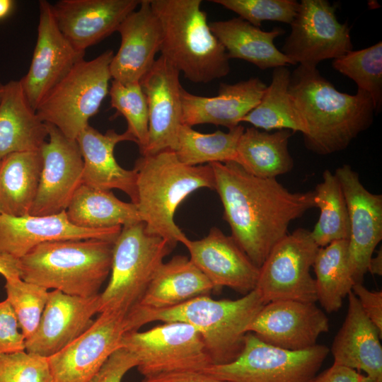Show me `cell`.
<instances>
[{
  "instance_id": "1",
  "label": "cell",
  "mask_w": 382,
  "mask_h": 382,
  "mask_svg": "<svg viewBox=\"0 0 382 382\" xmlns=\"http://www.w3.org/2000/svg\"><path fill=\"white\" fill-rule=\"evenodd\" d=\"M209 165L231 236L260 268L291 222L315 207L314 191L290 192L276 178L253 175L236 162Z\"/></svg>"
},
{
  "instance_id": "20",
  "label": "cell",
  "mask_w": 382,
  "mask_h": 382,
  "mask_svg": "<svg viewBox=\"0 0 382 382\" xmlns=\"http://www.w3.org/2000/svg\"><path fill=\"white\" fill-rule=\"evenodd\" d=\"M190 259L212 284L214 290L224 286L244 295L254 290L259 277L257 267L234 239L212 227L202 239L187 237L182 242Z\"/></svg>"
},
{
  "instance_id": "24",
  "label": "cell",
  "mask_w": 382,
  "mask_h": 382,
  "mask_svg": "<svg viewBox=\"0 0 382 382\" xmlns=\"http://www.w3.org/2000/svg\"><path fill=\"white\" fill-rule=\"evenodd\" d=\"M266 88L255 77L233 84L221 83L214 97L194 95L182 86V122L192 127L212 124L232 129L259 103Z\"/></svg>"
},
{
  "instance_id": "6",
  "label": "cell",
  "mask_w": 382,
  "mask_h": 382,
  "mask_svg": "<svg viewBox=\"0 0 382 382\" xmlns=\"http://www.w3.org/2000/svg\"><path fill=\"white\" fill-rule=\"evenodd\" d=\"M113 245L97 238L40 244L18 259L20 278L69 295H98L110 273Z\"/></svg>"
},
{
  "instance_id": "18",
  "label": "cell",
  "mask_w": 382,
  "mask_h": 382,
  "mask_svg": "<svg viewBox=\"0 0 382 382\" xmlns=\"http://www.w3.org/2000/svg\"><path fill=\"white\" fill-rule=\"evenodd\" d=\"M139 83L149 112L148 143L141 155L174 151L183 124L180 71L161 55Z\"/></svg>"
},
{
  "instance_id": "42",
  "label": "cell",
  "mask_w": 382,
  "mask_h": 382,
  "mask_svg": "<svg viewBox=\"0 0 382 382\" xmlns=\"http://www.w3.org/2000/svg\"><path fill=\"white\" fill-rule=\"evenodd\" d=\"M18 328V319L8 301H0V353L25 350V339Z\"/></svg>"
},
{
  "instance_id": "38",
  "label": "cell",
  "mask_w": 382,
  "mask_h": 382,
  "mask_svg": "<svg viewBox=\"0 0 382 382\" xmlns=\"http://www.w3.org/2000/svg\"><path fill=\"white\" fill-rule=\"evenodd\" d=\"M109 94L111 108L116 110L117 115L125 118L126 131L134 137L141 154L148 143L149 112L146 98L140 83H122L112 80Z\"/></svg>"
},
{
  "instance_id": "25",
  "label": "cell",
  "mask_w": 382,
  "mask_h": 382,
  "mask_svg": "<svg viewBox=\"0 0 382 382\" xmlns=\"http://www.w3.org/2000/svg\"><path fill=\"white\" fill-rule=\"evenodd\" d=\"M76 141L83 161L82 184L103 190L117 189L136 204V171L134 168L127 170L121 167L114 156V149L118 143L135 142L134 137L127 131L118 134L114 129H108L103 134L88 125Z\"/></svg>"
},
{
  "instance_id": "46",
  "label": "cell",
  "mask_w": 382,
  "mask_h": 382,
  "mask_svg": "<svg viewBox=\"0 0 382 382\" xmlns=\"http://www.w3.org/2000/svg\"><path fill=\"white\" fill-rule=\"evenodd\" d=\"M141 382H224L201 371H183L144 377Z\"/></svg>"
},
{
  "instance_id": "35",
  "label": "cell",
  "mask_w": 382,
  "mask_h": 382,
  "mask_svg": "<svg viewBox=\"0 0 382 382\" xmlns=\"http://www.w3.org/2000/svg\"><path fill=\"white\" fill-rule=\"evenodd\" d=\"M244 129L238 125L227 132L204 134L182 124L174 151L179 161L187 166L237 162L238 143Z\"/></svg>"
},
{
  "instance_id": "28",
  "label": "cell",
  "mask_w": 382,
  "mask_h": 382,
  "mask_svg": "<svg viewBox=\"0 0 382 382\" xmlns=\"http://www.w3.org/2000/svg\"><path fill=\"white\" fill-rule=\"evenodd\" d=\"M209 27L229 59L247 61L262 70L293 65L274 45V39L284 33L279 28L265 31L240 17L211 22Z\"/></svg>"
},
{
  "instance_id": "30",
  "label": "cell",
  "mask_w": 382,
  "mask_h": 382,
  "mask_svg": "<svg viewBox=\"0 0 382 382\" xmlns=\"http://www.w3.org/2000/svg\"><path fill=\"white\" fill-rule=\"evenodd\" d=\"M42 165L40 150L13 153L0 161V214H30Z\"/></svg>"
},
{
  "instance_id": "29",
  "label": "cell",
  "mask_w": 382,
  "mask_h": 382,
  "mask_svg": "<svg viewBox=\"0 0 382 382\" xmlns=\"http://www.w3.org/2000/svg\"><path fill=\"white\" fill-rule=\"evenodd\" d=\"M212 290V284L190 259L178 255L162 263L134 306L151 309L171 308L197 296L208 295Z\"/></svg>"
},
{
  "instance_id": "36",
  "label": "cell",
  "mask_w": 382,
  "mask_h": 382,
  "mask_svg": "<svg viewBox=\"0 0 382 382\" xmlns=\"http://www.w3.org/2000/svg\"><path fill=\"white\" fill-rule=\"evenodd\" d=\"M314 191L315 207L320 209V216L311 236L319 248L330 243L349 238V220L347 203L335 175L329 170L323 173V180Z\"/></svg>"
},
{
  "instance_id": "7",
  "label": "cell",
  "mask_w": 382,
  "mask_h": 382,
  "mask_svg": "<svg viewBox=\"0 0 382 382\" xmlns=\"http://www.w3.org/2000/svg\"><path fill=\"white\" fill-rule=\"evenodd\" d=\"M174 248L166 239L149 234L142 221L122 226L113 245L110 278L100 293V313L117 309L127 313Z\"/></svg>"
},
{
  "instance_id": "19",
  "label": "cell",
  "mask_w": 382,
  "mask_h": 382,
  "mask_svg": "<svg viewBox=\"0 0 382 382\" xmlns=\"http://www.w3.org/2000/svg\"><path fill=\"white\" fill-rule=\"evenodd\" d=\"M100 313V294L72 296L54 289L34 334L25 340V351L48 358L69 345L93 324Z\"/></svg>"
},
{
  "instance_id": "13",
  "label": "cell",
  "mask_w": 382,
  "mask_h": 382,
  "mask_svg": "<svg viewBox=\"0 0 382 382\" xmlns=\"http://www.w3.org/2000/svg\"><path fill=\"white\" fill-rule=\"evenodd\" d=\"M127 313L106 309L74 341L47 358L52 382H88L121 347Z\"/></svg>"
},
{
  "instance_id": "31",
  "label": "cell",
  "mask_w": 382,
  "mask_h": 382,
  "mask_svg": "<svg viewBox=\"0 0 382 382\" xmlns=\"http://www.w3.org/2000/svg\"><path fill=\"white\" fill-rule=\"evenodd\" d=\"M293 132L289 129L262 132L255 127L244 129L237 146V163L258 178H276L294 168L288 144Z\"/></svg>"
},
{
  "instance_id": "33",
  "label": "cell",
  "mask_w": 382,
  "mask_h": 382,
  "mask_svg": "<svg viewBox=\"0 0 382 382\" xmlns=\"http://www.w3.org/2000/svg\"><path fill=\"white\" fill-rule=\"evenodd\" d=\"M313 267L317 301L326 312L338 311L355 284L349 264L348 240L319 248Z\"/></svg>"
},
{
  "instance_id": "23",
  "label": "cell",
  "mask_w": 382,
  "mask_h": 382,
  "mask_svg": "<svg viewBox=\"0 0 382 382\" xmlns=\"http://www.w3.org/2000/svg\"><path fill=\"white\" fill-rule=\"evenodd\" d=\"M138 7L117 30L121 42L113 55L110 71L112 80L122 83H139L154 65L156 54L160 51L162 31L150 0H141Z\"/></svg>"
},
{
  "instance_id": "26",
  "label": "cell",
  "mask_w": 382,
  "mask_h": 382,
  "mask_svg": "<svg viewBox=\"0 0 382 382\" xmlns=\"http://www.w3.org/2000/svg\"><path fill=\"white\" fill-rule=\"evenodd\" d=\"M347 296V313L330 349L333 364L364 371L382 382V335L364 313L354 293L350 291Z\"/></svg>"
},
{
  "instance_id": "41",
  "label": "cell",
  "mask_w": 382,
  "mask_h": 382,
  "mask_svg": "<svg viewBox=\"0 0 382 382\" xmlns=\"http://www.w3.org/2000/svg\"><path fill=\"white\" fill-rule=\"evenodd\" d=\"M0 382H52L47 358L25 350L0 353Z\"/></svg>"
},
{
  "instance_id": "3",
  "label": "cell",
  "mask_w": 382,
  "mask_h": 382,
  "mask_svg": "<svg viewBox=\"0 0 382 382\" xmlns=\"http://www.w3.org/2000/svg\"><path fill=\"white\" fill-rule=\"evenodd\" d=\"M265 304L255 289L236 300L203 295L163 309L134 306L126 316L127 332L154 321L185 323L200 333L212 364H227L241 354L247 328Z\"/></svg>"
},
{
  "instance_id": "47",
  "label": "cell",
  "mask_w": 382,
  "mask_h": 382,
  "mask_svg": "<svg viewBox=\"0 0 382 382\" xmlns=\"http://www.w3.org/2000/svg\"><path fill=\"white\" fill-rule=\"evenodd\" d=\"M0 274L6 279L19 277L18 259L10 255H0Z\"/></svg>"
},
{
  "instance_id": "39",
  "label": "cell",
  "mask_w": 382,
  "mask_h": 382,
  "mask_svg": "<svg viewBox=\"0 0 382 382\" xmlns=\"http://www.w3.org/2000/svg\"><path fill=\"white\" fill-rule=\"evenodd\" d=\"M6 299L18 319L21 332L27 340L35 332L45 309L49 291L19 277L6 278Z\"/></svg>"
},
{
  "instance_id": "27",
  "label": "cell",
  "mask_w": 382,
  "mask_h": 382,
  "mask_svg": "<svg viewBox=\"0 0 382 382\" xmlns=\"http://www.w3.org/2000/svg\"><path fill=\"white\" fill-rule=\"evenodd\" d=\"M47 125L29 103L20 81L4 85L0 100V161L18 152L40 150Z\"/></svg>"
},
{
  "instance_id": "16",
  "label": "cell",
  "mask_w": 382,
  "mask_h": 382,
  "mask_svg": "<svg viewBox=\"0 0 382 382\" xmlns=\"http://www.w3.org/2000/svg\"><path fill=\"white\" fill-rule=\"evenodd\" d=\"M329 320L316 302L277 300L265 303L247 328L261 340L297 351L317 345L329 330Z\"/></svg>"
},
{
  "instance_id": "8",
  "label": "cell",
  "mask_w": 382,
  "mask_h": 382,
  "mask_svg": "<svg viewBox=\"0 0 382 382\" xmlns=\"http://www.w3.org/2000/svg\"><path fill=\"white\" fill-rule=\"evenodd\" d=\"M113 55L108 50L93 59L78 62L37 108L40 120L76 140L109 93Z\"/></svg>"
},
{
  "instance_id": "11",
  "label": "cell",
  "mask_w": 382,
  "mask_h": 382,
  "mask_svg": "<svg viewBox=\"0 0 382 382\" xmlns=\"http://www.w3.org/2000/svg\"><path fill=\"white\" fill-rule=\"evenodd\" d=\"M318 250L306 228H297L282 238L260 267L255 289L265 303L277 300L316 302L310 270Z\"/></svg>"
},
{
  "instance_id": "12",
  "label": "cell",
  "mask_w": 382,
  "mask_h": 382,
  "mask_svg": "<svg viewBox=\"0 0 382 382\" xmlns=\"http://www.w3.org/2000/svg\"><path fill=\"white\" fill-rule=\"evenodd\" d=\"M335 11L326 0L299 2L291 33L280 50L293 65L317 67L321 61L353 50L350 28L337 21Z\"/></svg>"
},
{
  "instance_id": "17",
  "label": "cell",
  "mask_w": 382,
  "mask_h": 382,
  "mask_svg": "<svg viewBox=\"0 0 382 382\" xmlns=\"http://www.w3.org/2000/svg\"><path fill=\"white\" fill-rule=\"evenodd\" d=\"M37 41L27 74L20 80L24 93L36 110L52 88L84 54L76 51L59 29L52 4L39 2Z\"/></svg>"
},
{
  "instance_id": "37",
  "label": "cell",
  "mask_w": 382,
  "mask_h": 382,
  "mask_svg": "<svg viewBox=\"0 0 382 382\" xmlns=\"http://www.w3.org/2000/svg\"><path fill=\"white\" fill-rule=\"evenodd\" d=\"M333 69L352 79L358 88L371 98L375 112L382 107V42L369 47L352 50L333 59Z\"/></svg>"
},
{
  "instance_id": "40",
  "label": "cell",
  "mask_w": 382,
  "mask_h": 382,
  "mask_svg": "<svg viewBox=\"0 0 382 382\" xmlns=\"http://www.w3.org/2000/svg\"><path fill=\"white\" fill-rule=\"evenodd\" d=\"M238 14L239 17L260 28L265 21L291 24L299 2L295 0H212Z\"/></svg>"
},
{
  "instance_id": "34",
  "label": "cell",
  "mask_w": 382,
  "mask_h": 382,
  "mask_svg": "<svg viewBox=\"0 0 382 382\" xmlns=\"http://www.w3.org/2000/svg\"><path fill=\"white\" fill-rule=\"evenodd\" d=\"M291 71L286 66L274 69L270 84L259 103L249 112L241 122L266 132L272 129H289L293 133H306V127L296 111L289 93Z\"/></svg>"
},
{
  "instance_id": "14",
  "label": "cell",
  "mask_w": 382,
  "mask_h": 382,
  "mask_svg": "<svg viewBox=\"0 0 382 382\" xmlns=\"http://www.w3.org/2000/svg\"><path fill=\"white\" fill-rule=\"evenodd\" d=\"M46 125L49 139L40 149L43 165L30 213L33 216L64 212L82 184L83 161L76 141L66 137L54 126Z\"/></svg>"
},
{
  "instance_id": "48",
  "label": "cell",
  "mask_w": 382,
  "mask_h": 382,
  "mask_svg": "<svg viewBox=\"0 0 382 382\" xmlns=\"http://www.w3.org/2000/svg\"><path fill=\"white\" fill-rule=\"evenodd\" d=\"M371 274H376L378 276L382 275V249H380L377 251V253L375 256H372L371 258L368 270Z\"/></svg>"
},
{
  "instance_id": "9",
  "label": "cell",
  "mask_w": 382,
  "mask_h": 382,
  "mask_svg": "<svg viewBox=\"0 0 382 382\" xmlns=\"http://www.w3.org/2000/svg\"><path fill=\"white\" fill-rule=\"evenodd\" d=\"M329 352L318 344L303 350L282 349L248 332L234 361L210 364L201 371L224 382H312Z\"/></svg>"
},
{
  "instance_id": "5",
  "label": "cell",
  "mask_w": 382,
  "mask_h": 382,
  "mask_svg": "<svg viewBox=\"0 0 382 382\" xmlns=\"http://www.w3.org/2000/svg\"><path fill=\"white\" fill-rule=\"evenodd\" d=\"M162 31L164 57L185 78L208 83L230 72L229 58L212 32L201 0H150Z\"/></svg>"
},
{
  "instance_id": "49",
  "label": "cell",
  "mask_w": 382,
  "mask_h": 382,
  "mask_svg": "<svg viewBox=\"0 0 382 382\" xmlns=\"http://www.w3.org/2000/svg\"><path fill=\"white\" fill-rule=\"evenodd\" d=\"M12 0H0V20L7 17L13 8Z\"/></svg>"
},
{
  "instance_id": "45",
  "label": "cell",
  "mask_w": 382,
  "mask_h": 382,
  "mask_svg": "<svg viewBox=\"0 0 382 382\" xmlns=\"http://www.w3.org/2000/svg\"><path fill=\"white\" fill-rule=\"evenodd\" d=\"M312 382H379L344 366L333 364L317 375Z\"/></svg>"
},
{
  "instance_id": "44",
  "label": "cell",
  "mask_w": 382,
  "mask_h": 382,
  "mask_svg": "<svg viewBox=\"0 0 382 382\" xmlns=\"http://www.w3.org/2000/svg\"><path fill=\"white\" fill-rule=\"evenodd\" d=\"M352 291L357 296L364 313L382 335V291H370L362 283H356Z\"/></svg>"
},
{
  "instance_id": "22",
  "label": "cell",
  "mask_w": 382,
  "mask_h": 382,
  "mask_svg": "<svg viewBox=\"0 0 382 382\" xmlns=\"http://www.w3.org/2000/svg\"><path fill=\"white\" fill-rule=\"evenodd\" d=\"M121 229L80 228L69 221L65 211L47 216L0 214V255L19 259L35 246L54 241L97 238L115 242Z\"/></svg>"
},
{
  "instance_id": "21",
  "label": "cell",
  "mask_w": 382,
  "mask_h": 382,
  "mask_svg": "<svg viewBox=\"0 0 382 382\" xmlns=\"http://www.w3.org/2000/svg\"><path fill=\"white\" fill-rule=\"evenodd\" d=\"M141 0H61L52 9L61 33L78 52L117 31Z\"/></svg>"
},
{
  "instance_id": "32",
  "label": "cell",
  "mask_w": 382,
  "mask_h": 382,
  "mask_svg": "<svg viewBox=\"0 0 382 382\" xmlns=\"http://www.w3.org/2000/svg\"><path fill=\"white\" fill-rule=\"evenodd\" d=\"M69 221L87 229H105L141 221L135 204L118 199L111 190L81 184L66 209Z\"/></svg>"
},
{
  "instance_id": "2",
  "label": "cell",
  "mask_w": 382,
  "mask_h": 382,
  "mask_svg": "<svg viewBox=\"0 0 382 382\" xmlns=\"http://www.w3.org/2000/svg\"><path fill=\"white\" fill-rule=\"evenodd\" d=\"M289 93L306 127L305 146L315 154L345 149L374 122L375 109L366 92L342 93L317 67L299 65L291 72Z\"/></svg>"
},
{
  "instance_id": "4",
  "label": "cell",
  "mask_w": 382,
  "mask_h": 382,
  "mask_svg": "<svg viewBox=\"0 0 382 382\" xmlns=\"http://www.w3.org/2000/svg\"><path fill=\"white\" fill-rule=\"evenodd\" d=\"M137 207L149 234L166 239L173 247L187 236L176 225L178 206L200 188L214 190V175L209 164L187 166L174 151L164 150L141 156L136 161Z\"/></svg>"
},
{
  "instance_id": "50",
  "label": "cell",
  "mask_w": 382,
  "mask_h": 382,
  "mask_svg": "<svg viewBox=\"0 0 382 382\" xmlns=\"http://www.w3.org/2000/svg\"><path fill=\"white\" fill-rule=\"evenodd\" d=\"M4 85L1 81H0V100H1V96H2V93H3V91H4Z\"/></svg>"
},
{
  "instance_id": "15",
  "label": "cell",
  "mask_w": 382,
  "mask_h": 382,
  "mask_svg": "<svg viewBox=\"0 0 382 382\" xmlns=\"http://www.w3.org/2000/svg\"><path fill=\"white\" fill-rule=\"evenodd\" d=\"M335 175L348 209L350 270L355 284L362 283L375 248L382 239V195L369 192L349 165L337 168Z\"/></svg>"
},
{
  "instance_id": "43",
  "label": "cell",
  "mask_w": 382,
  "mask_h": 382,
  "mask_svg": "<svg viewBox=\"0 0 382 382\" xmlns=\"http://www.w3.org/2000/svg\"><path fill=\"white\" fill-rule=\"evenodd\" d=\"M134 354L124 347L115 350L88 382H122L124 376L137 367Z\"/></svg>"
},
{
  "instance_id": "10",
  "label": "cell",
  "mask_w": 382,
  "mask_h": 382,
  "mask_svg": "<svg viewBox=\"0 0 382 382\" xmlns=\"http://www.w3.org/2000/svg\"><path fill=\"white\" fill-rule=\"evenodd\" d=\"M121 347L134 354L144 377L201 371L212 364L199 331L183 322H166L146 331L126 332Z\"/></svg>"
}]
</instances>
